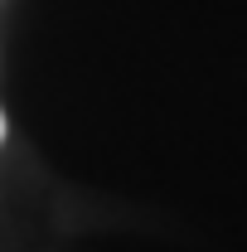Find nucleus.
I'll return each instance as SVG.
<instances>
[{
	"mask_svg": "<svg viewBox=\"0 0 247 252\" xmlns=\"http://www.w3.org/2000/svg\"><path fill=\"white\" fill-rule=\"evenodd\" d=\"M0 141H5V112H0Z\"/></svg>",
	"mask_w": 247,
	"mask_h": 252,
	"instance_id": "f257e3e1",
	"label": "nucleus"
}]
</instances>
